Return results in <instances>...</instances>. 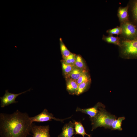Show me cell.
<instances>
[{
    "label": "cell",
    "mask_w": 137,
    "mask_h": 137,
    "mask_svg": "<svg viewBox=\"0 0 137 137\" xmlns=\"http://www.w3.org/2000/svg\"><path fill=\"white\" fill-rule=\"evenodd\" d=\"M87 71V70L80 69L75 66L72 71L65 77L66 79L71 78L77 80L81 75Z\"/></svg>",
    "instance_id": "11"
},
{
    "label": "cell",
    "mask_w": 137,
    "mask_h": 137,
    "mask_svg": "<svg viewBox=\"0 0 137 137\" xmlns=\"http://www.w3.org/2000/svg\"><path fill=\"white\" fill-rule=\"evenodd\" d=\"M117 118L115 115L107 112L105 108L102 109L94 117L90 119L92 125L91 131L98 127L111 129L113 121Z\"/></svg>",
    "instance_id": "2"
},
{
    "label": "cell",
    "mask_w": 137,
    "mask_h": 137,
    "mask_svg": "<svg viewBox=\"0 0 137 137\" xmlns=\"http://www.w3.org/2000/svg\"><path fill=\"white\" fill-rule=\"evenodd\" d=\"M91 81L83 82L78 85L75 95H79L86 91L89 88Z\"/></svg>",
    "instance_id": "15"
},
{
    "label": "cell",
    "mask_w": 137,
    "mask_h": 137,
    "mask_svg": "<svg viewBox=\"0 0 137 137\" xmlns=\"http://www.w3.org/2000/svg\"><path fill=\"white\" fill-rule=\"evenodd\" d=\"M105 108L104 105L100 102H98L94 107L86 109H81L77 107L76 112H80L87 114L90 116V119L95 117L102 109Z\"/></svg>",
    "instance_id": "7"
},
{
    "label": "cell",
    "mask_w": 137,
    "mask_h": 137,
    "mask_svg": "<svg viewBox=\"0 0 137 137\" xmlns=\"http://www.w3.org/2000/svg\"><path fill=\"white\" fill-rule=\"evenodd\" d=\"M75 66L80 69L87 70L85 62L81 56L76 55Z\"/></svg>",
    "instance_id": "16"
},
{
    "label": "cell",
    "mask_w": 137,
    "mask_h": 137,
    "mask_svg": "<svg viewBox=\"0 0 137 137\" xmlns=\"http://www.w3.org/2000/svg\"><path fill=\"white\" fill-rule=\"evenodd\" d=\"M121 47L123 54L129 58H137V38L123 40Z\"/></svg>",
    "instance_id": "3"
},
{
    "label": "cell",
    "mask_w": 137,
    "mask_h": 137,
    "mask_svg": "<svg viewBox=\"0 0 137 137\" xmlns=\"http://www.w3.org/2000/svg\"><path fill=\"white\" fill-rule=\"evenodd\" d=\"M66 79V90L69 94L71 95L76 94L78 86L77 81L71 78Z\"/></svg>",
    "instance_id": "10"
},
{
    "label": "cell",
    "mask_w": 137,
    "mask_h": 137,
    "mask_svg": "<svg viewBox=\"0 0 137 137\" xmlns=\"http://www.w3.org/2000/svg\"><path fill=\"white\" fill-rule=\"evenodd\" d=\"M125 119L124 117H118L112 123L111 130H118L121 131L122 130V127L123 121Z\"/></svg>",
    "instance_id": "14"
},
{
    "label": "cell",
    "mask_w": 137,
    "mask_h": 137,
    "mask_svg": "<svg viewBox=\"0 0 137 137\" xmlns=\"http://www.w3.org/2000/svg\"><path fill=\"white\" fill-rule=\"evenodd\" d=\"M61 63L62 70L65 77L72 71L75 66L74 65L67 64L63 60H62Z\"/></svg>",
    "instance_id": "18"
},
{
    "label": "cell",
    "mask_w": 137,
    "mask_h": 137,
    "mask_svg": "<svg viewBox=\"0 0 137 137\" xmlns=\"http://www.w3.org/2000/svg\"><path fill=\"white\" fill-rule=\"evenodd\" d=\"M75 134L74 123L71 121L65 124L62 128L61 132L58 137H73Z\"/></svg>",
    "instance_id": "9"
},
{
    "label": "cell",
    "mask_w": 137,
    "mask_h": 137,
    "mask_svg": "<svg viewBox=\"0 0 137 137\" xmlns=\"http://www.w3.org/2000/svg\"><path fill=\"white\" fill-rule=\"evenodd\" d=\"M28 114L17 110L11 114H0L1 137H27L32 125Z\"/></svg>",
    "instance_id": "1"
},
{
    "label": "cell",
    "mask_w": 137,
    "mask_h": 137,
    "mask_svg": "<svg viewBox=\"0 0 137 137\" xmlns=\"http://www.w3.org/2000/svg\"><path fill=\"white\" fill-rule=\"evenodd\" d=\"M31 89L18 94H14L9 92L7 90L5 91L4 96L0 97L1 107L3 108L12 104L16 103L18 101L15 100L16 98L19 95L26 92L30 91Z\"/></svg>",
    "instance_id": "5"
},
{
    "label": "cell",
    "mask_w": 137,
    "mask_h": 137,
    "mask_svg": "<svg viewBox=\"0 0 137 137\" xmlns=\"http://www.w3.org/2000/svg\"><path fill=\"white\" fill-rule=\"evenodd\" d=\"M74 123L76 134L81 135L83 137H84V135H86L89 137H91V136L90 135L86 133L85 129L80 122L75 121Z\"/></svg>",
    "instance_id": "13"
},
{
    "label": "cell",
    "mask_w": 137,
    "mask_h": 137,
    "mask_svg": "<svg viewBox=\"0 0 137 137\" xmlns=\"http://www.w3.org/2000/svg\"><path fill=\"white\" fill-rule=\"evenodd\" d=\"M49 125L38 126L32 124L31 132L33 137H50Z\"/></svg>",
    "instance_id": "8"
},
{
    "label": "cell",
    "mask_w": 137,
    "mask_h": 137,
    "mask_svg": "<svg viewBox=\"0 0 137 137\" xmlns=\"http://www.w3.org/2000/svg\"><path fill=\"white\" fill-rule=\"evenodd\" d=\"M107 32L111 35L113 34L118 35L122 33V29L121 27H118L109 29L107 31Z\"/></svg>",
    "instance_id": "22"
},
{
    "label": "cell",
    "mask_w": 137,
    "mask_h": 137,
    "mask_svg": "<svg viewBox=\"0 0 137 137\" xmlns=\"http://www.w3.org/2000/svg\"><path fill=\"white\" fill-rule=\"evenodd\" d=\"M128 6L125 7H119L118 11V16L122 23L128 22Z\"/></svg>",
    "instance_id": "12"
},
{
    "label": "cell",
    "mask_w": 137,
    "mask_h": 137,
    "mask_svg": "<svg viewBox=\"0 0 137 137\" xmlns=\"http://www.w3.org/2000/svg\"><path fill=\"white\" fill-rule=\"evenodd\" d=\"M60 48L63 58L70 55L71 53L66 48L61 38L60 39Z\"/></svg>",
    "instance_id": "19"
},
{
    "label": "cell",
    "mask_w": 137,
    "mask_h": 137,
    "mask_svg": "<svg viewBox=\"0 0 137 137\" xmlns=\"http://www.w3.org/2000/svg\"><path fill=\"white\" fill-rule=\"evenodd\" d=\"M73 137H74V136H73Z\"/></svg>",
    "instance_id": "24"
},
{
    "label": "cell",
    "mask_w": 137,
    "mask_h": 137,
    "mask_svg": "<svg viewBox=\"0 0 137 137\" xmlns=\"http://www.w3.org/2000/svg\"><path fill=\"white\" fill-rule=\"evenodd\" d=\"M76 55L72 53L68 56L63 58V60L66 63L75 66Z\"/></svg>",
    "instance_id": "21"
},
{
    "label": "cell",
    "mask_w": 137,
    "mask_h": 137,
    "mask_svg": "<svg viewBox=\"0 0 137 137\" xmlns=\"http://www.w3.org/2000/svg\"><path fill=\"white\" fill-rule=\"evenodd\" d=\"M71 117L64 119H60L56 118L54 116L52 113H49L47 110L45 109L43 111L39 114L33 117H30L31 122H44L52 121L53 119L54 120L63 122L65 120L71 118Z\"/></svg>",
    "instance_id": "4"
},
{
    "label": "cell",
    "mask_w": 137,
    "mask_h": 137,
    "mask_svg": "<svg viewBox=\"0 0 137 137\" xmlns=\"http://www.w3.org/2000/svg\"><path fill=\"white\" fill-rule=\"evenodd\" d=\"M122 29V34L130 39L137 38V27L128 22L122 23L121 26Z\"/></svg>",
    "instance_id": "6"
},
{
    "label": "cell",
    "mask_w": 137,
    "mask_h": 137,
    "mask_svg": "<svg viewBox=\"0 0 137 137\" xmlns=\"http://www.w3.org/2000/svg\"><path fill=\"white\" fill-rule=\"evenodd\" d=\"M76 81L78 85L83 82L91 81L90 76L87 71L81 75Z\"/></svg>",
    "instance_id": "20"
},
{
    "label": "cell",
    "mask_w": 137,
    "mask_h": 137,
    "mask_svg": "<svg viewBox=\"0 0 137 137\" xmlns=\"http://www.w3.org/2000/svg\"><path fill=\"white\" fill-rule=\"evenodd\" d=\"M103 40L105 41L110 43L117 45L121 47V43L120 41V38L118 37H114L112 36H104Z\"/></svg>",
    "instance_id": "17"
},
{
    "label": "cell",
    "mask_w": 137,
    "mask_h": 137,
    "mask_svg": "<svg viewBox=\"0 0 137 137\" xmlns=\"http://www.w3.org/2000/svg\"><path fill=\"white\" fill-rule=\"evenodd\" d=\"M134 16L135 19L137 20V2L134 4L133 9Z\"/></svg>",
    "instance_id": "23"
}]
</instances>
